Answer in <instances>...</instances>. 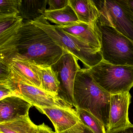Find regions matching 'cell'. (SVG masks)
Masks as SVG:
<instances>
[{
  "mask_svg": "<svg viewBox=\"0 0 133 133\" xmlns=\"http://www.w3.org/2000/svg\"><path fill=\"white\" fill-rule=\"evenodd\" d=\"M32 105L17 95H12L0 100V123L15 119L29 114Z\"/></svg>",
  "mask_w": 133,
  "mask_h": 133,
  "instance_id": "cell-12",
  "label": "cell"
},
{
  "mask_svg": "<svg viewBox=\"0 0 133 133\" xmlns=\"http://www.w3.org/2000/svg\"><path fill=\"white\" fill-rule=\"evenodd\" d=\"M87 70L97 84L111 95L129 92L133 87V66L113 65L102 61Z\"/></svg>",
  "mask_w": 133,
  "mask_h": 133,
  "instance_id": "cell-5",
  "label": "cell"
},
{
  "mask_svg": "<svg viewBox=\"0 0 133 133\" xmlns=\"http://www.w3.org/2000/svg\"><path fill=\"white\" fill-rule=\"evenodd\" d=\"M127 1L129 5V8L133 15V1L127 0Z\"/></svg>",
  "mask_w": 133,
  "mask_h": 133,
  "instance_id": "cell-27",
  "label": "cell"
},
{
  "mask_svg": "<svg viewBox=\"0 0 133 133\" xmlns=\"http://www.w3.org/2000/svg\"><path fill=\"white\" fill-rule=\"evenodd\" d=\"M76 57L66 51L60 59L51 66L60 82L58 96L72 107H75L74 98L75 81L81 69Z\"/></svg>",
  "mask_w": 133,
  "mask_h": 133,
  "instance_id": "cell-7",
  "label": "cell"
},
{
  "mask_svg": "<svg viewBox=\"0 0 133 133\" xmlns=\"http://www.w3.org/2000/svg\"><path fill=\"white\" fill-rule=\"evenodd\" d=\"M58 27L65 32L78 38L96 49L101 51L100 38L97 31V27L80 22L70 26Z\"/></svg>",
  "mask_w": 133,
  "mask_h": 133,
  "instance_id": "cell-13",
  "label": "cell"
},
{
  "mask_svg": "<svg viewBox=\"0 0 133 133\" xmlns=\"http://www.w3.org/2000/svg\"><path fill=\"white\" fill-rule=\"evenodd\" d=\"M30 22L45 31L57 45L64 51L76 57L87 69L102 61L101 50L96 49L78 38L65 32L57 25H52L43 15Z\"/></svg>",
  "mask_w": 133,
  "mask_h": 133,
  "instance_id": "cell-3",
  "label": "cell"
},
{
  "mask_svg": "<svg viewBox=\"0 0 133 133\" xmlns=\"http://www.w3.org/2000/svg\"><path fill=\"white\" fill-rule=\"evenodd\" d=\"M43 16L47 21L61 27L70 26L80 22L69 3L59 10L50 11L46 9Z\"/></svg>",
  "mask_w": 133,
  "mask_h": 133,
  "instance_id": "cell-15",
  "label": "cell"
},
{
  "mask_svg": "<svg viewBox=\"0 0 133 133\" xmlns=\"http://www.w3.org/2000/svg\"><path fill=\"white\" fill-rule=\"evenodd\" d=\"M0 133H2V132H0Z\"/></svg>",
  "mask_w": 133,
  "mask_h": 133,
  "instance_id": "cell-29",
  "label": "cell"
},
{
  "mask_svg": "<svg viewBox=\"0 0 133 133\" xmlns=\"http://www.w3.org/2000/svg\"><path fill=\"white\" fill-rule=\"evenodd\" d=\"M15 95L24 99L36 108L72 107L58 96L21 82L17 83V90Z\"/></svg>",
  "mask_w": 133,
  "mask_h": 133,
  "instance_id": "cell-9",
  "label": "cell"
},
{
  "mask_svg": "<svg viewBox=\"0 0 133 133\" xmlns=\"http://www.w3.org/2000/svg\"><path fill=\"white\" fill-rule=\"evenodd\" d=\"M17 90V84L11 78L0 81V100L14 95Z\"/></svg>",
  "mask_w": 133,
  "mask_h": 133,
  "instance_id": "cell-22",
  "label": "cell"
},
{
  "mask_svg": "<svg viewBox=\"0 0 133 133\" xmlns=\"http://www.w3.org/2000/svg\"><path fill=\"white\" fill-rule=\"evenodd\" d=\"M76 110L83 124L90 128L94 133H106L105 126L97 117L85 110Z\"/></svg>",
  "mask_w": 133,
  "mask_h": 133,
  "instance_id": "cell-20",
  "label": "cell"
},
{
  "mask_svg": "<svg viewBox=\"0 0 133 133\" xmlns=\"http://www.w3.org/2000/svg\"><path fill=\"white\" fill-rule=\"evenodd\" d=\"M99 22L114 28L133 42V15L127 0L93 1Z\"/></svg>",
  "mask_w": 133,
  "mask_h": 133,
  "instance_id": "cell-6",
  "label": "cell"
},
{
  "mask_svg": "<svg viewBox=\"0 0 133 133\" xmlns=\"http://www.w3.org/2000/svg\"><path fill=\"white\" fill-rule=\"evenodd\" d=\"M80 22L96 27L98 10L92 0H68Z\"/></svg>",
  "mask_w": 133,
  "mask_h": 133,
  "instance_id": "cell-14",
  "label": "cell"
},
{
  "mask_svg": "<svg viewBox=\"0 0 133 133\" xmlns=\"http://www.w3.org/2000/svg\"><path fill=\"white\" fill-rule=\"evenodd\" d=\"M23 21L17 14L0 15V45L18 32L24 23Z\"/></svg>",
  "mask_w": 133,
  "mask_h": 133,
  "instance_id": "cell-18",
  "label": "cell"
},
{
  "mask_svg": "<svg viewBox=\"0 0 133 133\" xmlns=\"http://www.w3.org/2000/svg\"><path fill=\"white\" fill-rule=\"evenodd\" d=\"M38 125L31 120L29 115L0 123V132L3 133H36Z\"/></svg>",
  "mask_w": 133,
  "mask_h": 133,
  "instance_id": "cell-17",
  "label": "cell"
},
{
  "mask_svg": "<svg viewBox=\"0 0 133 133\" xmlns=\"http://www.w3.org/2000/svg\"><path fill=\"white\" fill-rule=\"evenodd\" d=\"M33 63L27 59L13 58L3 64L8 66L10 78L15 83L21 82L42 89L39 77L34 70Z\"/></svg>",
  "mask_w": 133,
  "mask_h": 133,
  "instance_id": "cell-11",
  "label": "cell"
},
{
  "mask_svg": "<svg viewBox=\"0 0 133 133\" xmlns=\"http://www.w3.org/2000/svg\"><path fill=\"white\" fill-rule=\"evenodd\" d=\"M10 78V73L8 66L0 63V81Z\"/></svg>",
  "mask_w": 133,
  "mask_h": 133,
  "instance_id": "cell-24",
  "label": "cell"
},
{
  "mask_svg": "<svg viewBox=\"0 0 133 133\" xmlns=\"http://www.w3.org/2000/svg\"><path fill=\"white\" fill-rule=\"evenodd\" d=\"M111 95L97 84L87 68L78 71L74 89L75 109L94 115L103 124L106 131L109 126Z\"/></svg>",
  "mask_w": 133,
  "mask_h": 133,
  "instance_id": "cell-2",
  "label": "cell"
},
{
  "mask_svg": "<svg viewBox=\"0 0 133 133\" xmlns=\"http://www.w3.org/2000/svg\"><path fill=\"white\" fill-rule=\"evenodd\" d=\"M47 0L22 1L18 15L25 21L31 22L43 15L46 10Z\"/></svg>",
  "mask_w": 133,
  "mask_h": 133,
  "instance_id": "cell-19",
  "label": "cell"
},
{
  "mask_svg": "<svg viewBox=\"0 0 133 133\" xmlns=\"http://www.w3.org/2000/svg\"><path fill=\"white\" fill-rule=\"evenodd\" d=\"M65 52L45 31L25 21L15 35L0 45V63L21 58L38 65L51 66Z\"/></svg>",
  "mask_w": 133,
  "mask_h": 133,
  "instance_id": "cell-1",
  "label": "cell"
},
{
  "mask_svg": "<svg viewBox=\"0 0 133 133\" xmlns=\"http://www.w3.org/2000/svg\"><path fill=\"white\" fill-rule=\"evenodd\" d=\"M103 60L114 65L133 66V42L111 26L96 24Z\"/></svg>",
  "mask_w": 133,
  "mask_h": 133,
  "instance_id": "cell-4",
  "label": "cell"
},
{
  "mask_svg": "<svg viewBox=\"0 0 133 133\" xmlns=\"http://www.w3.org/2000/svg\"><path fill=\"white\" fill-rule=\"evenodd\" d=\"M84 133H94L90 128H89L87 126H85L84 130Z\"/></svg>",
  "mask_w": 133,
  "mask_h": 133,
  "instance_id": "cell-28",
  "label": "cell"
},
{
  "mask_svg": "<svg viewBox=\"0 0 133 133\" xmlns=\"http://www.w3.org/2000/svg\"><path fill=\"white\" fill-rule=\"evenodd\" d=\"M47 4L50 11L62 9L68 4V0H48Z\"/></svg>",
  "mask_w": 133,
  "mask_h": 133,
  "instance_id": "cell-23",
  "label": "cell"
},
{
  "mask_svg": "<svg viewBox=\"0 0 133 133\" xmlns=\"http://www.w3.org/2000/svg\"><path fill=\"white\" fill-rule=\"evenodd\" d=\"M106 133H133V124L116 130L107 131Z\"/></svg>",
  "mask_w": 133,
  "mask_h": 133,
  "instance_id": "cell-25",
  "label": "cell"
},
{
  "mask_svg": "<svg viewBox=\"0 0 133 133\" xmlns=\"http://www.w3.org/2000/svg\"><path fill=\"white\" fill-rule=\"evenodd\" d=\"M131 97L130 92L111 95L109 126L107 131L116 130L132 124L128 113Z\"/></svg>",
  "mask_w": 133,
  "mask_h": 133,
  "instance_id": "cell-10",
  "label": "cell"
},
{
  "mask_svg": "<svg viewBox=\"0 0 133 133\" xmlns=\"http://www.w3.org/2000/svg\"><path fill=\"white\" fill-rule=\"evenodd\" d=\"M38 130L36 133H56L53 131L51 128L46 125L44 123L38 125Z\"/></svg>",
  "mask_w": 133,
  "mask_h": 133,
  "instance_id": "cell-26",
  "label": "cell"
},
{
  "mask_svg": "<svg viewBox=\"0 0 133 133\" xmlns=\"http://www.w3.org/2000/svg\"><path fill=\"white\" fill-rule=\"evenodd\" d=\"M22 0H1L0 15L19 14Z\"/></svg>",
  "mask_w": 133,
  "mask_h": 133,
  "instance_id": "cell-21",
  "label": "cell"
},
{
  "mask_svg": "<svg viewBox=\"0 0 133 133\" xmlns=\"http://www.w3.org/2000/svg\"><path fill=\"white\" fill-rule=\"evenodd\" d=\"M34 70L38 75L42 89L58 96L60 82L51 66L38 65L33 63Z\"/></svg>",
  "mask_w": 133,
  "mask_h": 133,
  "instance_id": "cell-16",
  "label": "cell"
},
{
  "mask_svg": "<svg viewBox=\"0 0 133 133\" xmlns=\"http://www.w3.org/2000/svg\"><path fill=\"white\" fill-rule=\"evenodd\" d=\"M52 121L56 133H84L85 125L71 107L37 108Z\"/></svg>",
  "mask_w": 133,
  "mask_h": 133,
  "instance_id": "cell-8",
  "label": "cell"
}]
</instances>
